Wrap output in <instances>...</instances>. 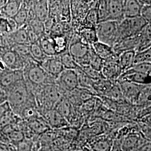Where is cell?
I'll use <instances>...</instances> for the list:
<instances>
[{
    "label": "cell",
    "instance_id": "26",
    "mask_svg": "<svg viewBox=\"0 0 151 151\" xmlns=\"http://www.w3.org/2000/svg\"><path fill=\"white\" fill-rule=\"evenodd\" d=\"M75 70L77 75L78 87L88 89L95 93V92L93 91L92 88L94 80L88 76L84 72V71L82 70V69L81 68L80 65L78 67L77 69H76Z\"/></svg>",
    "mask_w": 151,
    "mask_h": 151
},
{
    "label": "cell",
    "instance_id": "9",
    "mask_svg": "<svg viewBox=\"0 0 151 151\" xmlns=\"http://www.w3.org/2000/svg\"><path fill=\"white\" fill-rule=\"evenodd\" d=\"M0 57L10 70H22L25 66V60L11 49L6 50Z\"/></svg>",
    "mask_w": 151,
    "mask_h": 151
},
{
    "label": "cell",
    "instance_id": "31",
    "mask_svg": "<svg viewBox=\"0 0 151 151\" xmlns=\"http://www.w3.org/2000/svg\"><path fill=\"white\" fill-rule=\"evenodd\" d=\"M54 41L55 49L57 55L60 54L68 49V39L64 35H59L52 37Z\"/></svg>",
    "mask_w": 151,
    "mask_h": 151
},
{
    "label": "cell",
    "instance_id": "19",
    "mask_svg": "<svg viewBox=\"0 0 151 151\" xmlns=\"http://www.w3.org/2000/svg\"><path fill=\"white\" fill-rule=\"evenodd\" d=\"M143 6L138 0H124V13L125 18H132L140 16Z\"/></svg>",
    "mask_w": 151,
    "mask_h": 151
},
{
    "label": "cell",
    "instance_id": "42",
    "mask_svg": "<svg viewBox=\"0 0 151 151\" xmlns=\"http://www.w3.org/2000/svg\"><path fill=\"white\" fill-rule=\"evenodd\" d=\"M137 121L142 122L151 127V113L148 114L141 116Z\"/></svg>",
    "mask_w": 151,
    "mask_h": 151
},
{
    "label": "cell",
    "instance_id": "29",
    "mask_svg": "<svg viewBox=\"0 0 151 151\" xmlns=\"http://www.w3.org/2000/svg\"><path fill=\"white\" fill-rule=\"evenodd\" d=\"M58 55L65 69L75 70L79 66L71 56L68 51V49Z\"/></svg>",
    "mask_w": 151,
    "mask_h": 151
},
{
    "label": "cell",
    "instance_id": "22",
    "mask_svg": "<svg viewBox=\"0 0 151 151\" xmlns=\"http://www.w3.org/2000/svg\"><path fill=\"white\" fill-rule=\"evenodd\" d=\"M91 46L95 53L104 60L111 58L116 54L112 47L100 41H97Z\"/></svg>",
    "mask_w": 151,
    "mask_h": 151
},
{
    "label": "cell",
    "instance_id": "4",
    "mask_svg": "<svg viewBox=\"0 0 151 151\" xmlns=\"http://www.w3.org/2000/svg\"><path fill=\"white\" fill-rule=\"evenodd\" d=\"M119 24L113 20L99 22L95 27L98 40L113 47L117 40Z\"/></svg>",
    "mask_w": 151,
    "mask_h": 151
},
{
    "label": "cell",
    "instance_id": "14",
    "mask_svg": "<svg viewBox=\"0 0 151 151\" xmlns=\"http://www.w3.org/2000/svg\"><path fill=\"white\" fill-rule=\"evenodd\" d=\"M124 0H108V20L122 22L124 19Z\"/></svg>",
    "mask_w": 151,
    "mask_h": 151
},
{
    "label": "cell",
    "instance_id": "33",
    "mask_svg": "<svg viewBox=\"0 0 151 151\" xmlns=\"http://www.w3.org/2000/svg\"><path fill=\"white\" fill-rule=\"evenodd\" d=\"M11 49L15 51L26 62L27 60L32 58L30 52V45L14 44Z\"/></svg>",
    "mask_w": 151,
    "mask_h": 151
},
{
    "label": "cell",
    "instance_id": "6",
    "mask_svg": "<svg viewBox=\"0 0 151 151\" xmlns=\"http://www.w3.org/2000/svg\"><path fill=\"white\" fill-rule=\"evenodd\" d=\"M147 142L140 133V131L130 132L120 142V148L124 151H135Z\"/></svg>",
    "mask_w": 151,
    "mask_h": 151
},
{
    "label": "cell",
    "instance_id": "23",
    "mask_svg": "<svg viewBox=\"0 0 151 151\" xmlns=\"http://www.w3.org/2000/svg\"><path fill=\"white\" fill-rule=\"evenodd\" d=\"M28 126L31 129L34 133H43L44 132L50 128L47 121L42 115L31 119L27 122Z\"/></svg>",
    "mask_w": 151,
    "mask_h": 151
},
{
    "label": "cell",
    "instance_id": "15",
    "mask_svg": "<svg viewBox=\"0 0 151 151\" xmlns=\"http://www.w3.org/2000/svg\"><path fill=\"white\" fill-rule=\"evenodd\" d=\"M32 8L37 19L42 22H45L49 14L48 0H35Z\"/></svg>",
    "mask_w": 151,
    "mask_h": 151
},
{
    "label": "cell",
    "instance_id": "17",
    "mask_svg": "<svg viewBox=\"0 0 151 151\" xmlns=\"http://www.w3.org/2000/svg\"><path fill=\"white\" fill-rule=\"evenodd\" d=\"M23 0H8L5 5L0 9V16L12 18L20 9Z\"/></svg>",
    "mask_w": 151,
    "mask_h": 151
},
{
    "label": "cell",
    "instance_id": "34",
    "mask_svg": "<svg viewBox=\"0 0 151 151\" xmlns=\"http://www.w3.org/2000/svg\"><path fill=\"white\" fill-rule=\"evenodd\" d=\"M98 23L99 20L96 9H95V7L92 8L88 12L84 20L83 25L82 26L95 27Z\"/></svg>",
    "mask_w": 151,
    "mask_h": 151
},
{
    "label": "cell",
    "instance_id": "43",
    "mask_svg": "<svg viewBox=\"0 0 151 151\" xmlns=\"http://www.w3.org/2000/svg\"><path fill=\"white\" fill-rule=\"evenodd\" d=\"M9 70L0 57V79Z\"/></svg>",
    "mask_w": 151,
    "mask_h": 151
},
{
    "label": "cell",
    "instance_id": "28",
    "mask_svg": "<svg viewBox=\"0 0 151 151\" xmlns=\"http://www.w3.org/2000/svg\"><path fill=\"white\" fill-rule=\"evenodd\" d=\"M95 9L97 12L99 22L108 20V0H96Z\"/></svg>",
    "mask_w": 151,
    "mask_h": 151
},
{
    "label": "cell",
    "instance_id": "37",
    "mask_svg": "<svg viewBox=\"0 0 151 151\" xmlns=\"http://www.w3.org/2000/svg\"><path fill=\"white\" fill-rule=\"evenodd\" d=\"M140 133L148 142H151V127L142 122L137 121Z\"/></svg>",
    "mask_w": 151,
    "mask_h": 151
},
{
    "label": "cell",
    "instance_id": "41",
    "mask_svg": "<svg viewBox=\"0 0 151 151\" xmlns=\"http://www.w3.org/2000/svg\"><path fill=\"white\" fill-rule=\"evenodd\" d=\"M11 110V107L9 103L6 101L5 103L0 104V118L8 111Z\"/></svg>",
    "mask_w": 151,
    "mask_h": 151
},
{
    "label": "cell",
    "instance_id": "30",
    "mask_svg": "<svg viewBox=\"0 0 151 151\" xmlns=\"http://www.w3.org/2000/svg\"><path fill=\"white\" fill-rule=\"evenodd\" d=\"M27 25L39 38L46 34L44 22L38 20L36 17H33L29 19L27 22Z\"/></svg>",
    "mask_w": 151,
    "mask_h": 151
},
{
    "label": "cell",
    "instance_id": "2",
    "mask_svg": "<svg viewBox=\"0 0 151 151\" xmlns=\"http://www.w3.org/2000/svg\"><path fill=\"white\" fill-rule=\"evenodd\" d=\"M22 70L24 80L33 93L42 87L55 83L56 78L48 74L33 58L27 60Z\"/></svg>",
    "mask_w": 151,
    "mask_h": 151
},
{
    "label": "cell",
    "instance_id": "12",
    "mask_svg": "<svg viewBox=\"0 0 151 151\" xmlns=\"http://www.w3.org/2000/svg\"><path fill=\"white\" fill-rule=\"evenodd\" d=\"M101 73L104 78L116 82L123 73L118 64V60H104Z\"/></svg>",
    "mask_w": 151,
    "mask_h": 151
},
{
    "label": "cell",
    "instance_id": "20",
    "mask_svg": "<svg viewBox=\"0 0 151 151\" xmlns=\"http://www.w3.org/2000/svg\"><path fill=\"white\" fill-rule=\"evenodd\" d=\"M24 79L23 70H10L0 79V83L6 89L17 82Z\"/></svg>",
    "mask_w": 151,
    "mask_h": 151
},
{
    "label": "cell",
    "instance_id": "11",
    "mask_svg": "<svg viewBox=\"0 0 151 151\" xmlns=\"http://www.w3.org/2000/svg\"><path fill=\"white\" fill-rule=\"evenodd\" d=\"M114 139L110 135H99L88 142L89 148L93 151H111Z\"/></svg>",
    "mask_w": 151,
    "mask_h": 151
},
{
    "label": "cell",
    "instance_id": "21",
    "mask_svg": "<svg viewBox=\"0 0 151 151\" xmlns=\"http://www.w3.org/2000/svg\"><path fill=\"white\" fill-rule=\"evenodd\" d=\"M135 53V50H130L125 51L119 54L118 64L123 73L129 70L134 65Z\"/></svg>",
    "mask_w": 151,
    "mask_h": 151
},
{
    "label": "cell",
    "instance_id": "45",
    "mask_svg": "<svg viewBox=\"0 0 151 151\" xmlns=\"http://www.w3.org/2000/svg\"><path fill=\"white\" fill-rule=\"evenodd\" d=\"M138 1L142 6L148 5L151 4V0H138Z\"/></svg>",
    "mask_w": 151,
    "mask_h": 151
},
{
    "label": "cell",
    "instance_id": "5",
    "mask_svg": "<svg viewBox=\"0 0 151 151\" xmlns=\"http://www.w3.org/2000/svg\"><path fill=\"white\" fill-rule=\"evenodd\" d=\"M55 83L65 94L73 91L78 87V78L76 70L64 69L57 77Z\"/></svg>",
    "mask_w": 151,
    "mask_h": 151
},
{
    "label": "cell",
    "instance_id": "25",
    "mask_svg": "<svg viewBox=\"0 0 151 151\" xmlns=\"http://www.w3.org/2000/svg\"><path fill=\"white\" fill-rule=\"evenodd\" d=\"M29 10L30 8L23 2L19 10L16 13V15L12 17L14 20L16 22L17 29L27 25L29 16Z\"/></svg>",
    "mask_w": 151,
    "mask_h": 151
},
{
    "label": "cell",
    "instance_id": "44",
    "mask_svg": "<svg viewBox=\"0 0 151 151\" xmlns=\"http://www.w3.org/2000/svg\"><path fill=\"white\" fill-rule=\"evenodd\" d=\"M151 113V105H150L149 106H148L147 108H145L143 110H142L140 111V113L139 114V116H138V118L139 119L140 117L142 116H144L146 114H148ZM137 119V120H138Z\"/></svg>",
    "mask_w": 151,
    "mask_h": 151
},
{
    "label": "cell",
    "instance_id": "3",
    "mask_svg": "<svg viewBox=\"0 0 151 151\" xmlns=\"http://www.w3.org/2000/svg\"><path fill=\"white\" fill-rule=\"evenodd\" d=\"M91 45L82 42L80 37L71 38L68 45V51L77 64L80 67L90 65Z\"/></svg>",
    "mask_w": 151,
    "mask_h": 151
},
{
    "label": "cell",
    "instance_id": "8",
    "mask_svg": "<svg viewBox=\"0 0 151 151\" xmlns=\"http://www.w3.org/2000/svg\"><path fill=\"white\" fill-rule=\"evenodd\" d=\"M117 81H126L141 85H151V76L140 72L128 70L124 72Z\"/></svg>",
    "mask_w": 151,
    "mask_h": 151
},
{
    "label": "cell",
    "instance_id": "32",
    "mask_svg": "<svg viewBox=\"0 0 151 151\" xmlns=\"http://www.w3.org/2000/svg\"><path fill=\"white\" fill-rule=\"evenodd\" d=\"M30 52L32 58L38 62L39 63L42 62L48 57L44 53L39 42L30 44Z\"/></svg>",
    "mask_w": 151,
    "mask_h": 151
},
{
    "label": "cell",
    "instance_id": "36",
    "mask_svg": "<svg viewBox=\"0 0 151 151\" xmlns=\"http://www.w3.org/2000/svg\"><path fill=\"white\" fill-rule=\"evenodd\" d=\"M81 67L82 70L84 71V72L88 76L94 81L97 80L102 78H104L101 72L95 70L90 65L82 66Z\"/></svg>",
    "mask_w": 151,
    "mask_h": 151
},
{
    "label": "cell",
    "instance_id": "13",
    "mask_svg": "<svg viewBox=\"0 0 151 151\" xmlns=\"http://www.w3.org/2000/svg\"><path fill=\"white\" fill-rule=\"evenodd\" d=\"M42 116L52 129H60L69 124L67 120L54 108L47 111Z\"/></svg>",
    "mask_w": 151,
    "mask_h": 151
},
{
    "label": "cell",
    "instance_id": "46",
    "mask_svg": "<svg viewBox=\"0 0 151 151\" xmlns=\"http://www.w3.org/2000/svg\"><path fill=\"white\" fill-rule=\"evenodd\" d=\"M83 151H93L92 150H91L90 148H89V147H84V148H83Z\"/></svg>",
    "mask_w": 151,
    "mask_h": 151
},
{
    "label": "cell",
    "instance_id": "47",
    "mask_svg": "<svg viewBox=\"0 0 151 151\" xmlns=\"http://www.w3.org/2000/svg\"><path fill=\"white\" fill-rule=\"evenodd\" d=\"M1 37V34H0V37Z\"/></svg>",
    "mask_w": 151,
    "mask_h": 151
},
{
    "label": "cell",
    "instance_id": "10",
    "mask_svg": "<svg viewBox=\"0 0 151 151\" xmlns=\"http://www.w3.org/2000/svg\"><path fill=\"white\" fill-rule=\"evenodd\" d=\"M39 64L48 74L56 78L65 69L58 55L48 56Z\"/></svg>",
    "mask_w": 151,
    "mask_h": 151
},
{
    "label": "cell",
    "instance_id": "1",
    "mask_svg": "<svg viewBox=\"0 0 151 151\" xmlns=\"http://www.w3.org/2000/svg\"><path fill=\"white\" fill-rule=\"evenodd\" d=\"M7 90V102L12 111L19 116L24 108L36 104L35 95L24 79L8 87Z\"/></svg>",
    "mask_w": 151,
    "mask_h": 151
},
{
    "label": "cell",
    "instance_id": "16",
    "mask_svg": "<svg viewBox=\"0 0 151 151\" xmlns=\"http://www.w3.org/2000/svg\"><path fill=\"white\" fill-rule=\"evenodd\" d=\"M151 105V85H144L139 93L134 105L140 111Z\"/></svg>",
    "mask_w": 151,
    "mask_h": 151
},
{
    "label": "cell",
    "instance_id": "40",
    "mask_svg": "<svg viewBox=\"0 0 151 151\" xmlns=\"http://www.w3.org/2000/svg\"><path fill=\"white\" fill-rule=\"evenodd\" d=\"M7 101V90L0 83V104Z\"/></svg>",
    "mask_w": 151,
    "mask_h": 151
},
{
    "label": "cell",
    "instance_id": "18",
    "mask_svg": "<svg viewBox=\"0 0 151 151\" xmlns=\"http://www.w3.org/2000/svg\"><path fill=\"white\" fill-rule=\"evenodd\" d=\"M78 34L82 42L90 45L99 41L95 27L82 26Z\"/></svg>",
    "mask_w": 151,
    "mask_h": 151
},
{
    "label": "cell",
    "instance_id": "27",
    "mask_svg": "<svg viewBox=\"0 0 151 151\" xmlns=\"http://www.w3.org/2000/svg\"><path fill=\"white\" fill-rule=\"evenodd\" d=\"M16 29H17V26L12 18L0 16V34L1 36L9 34Z\"/></svg>",
    "mask_w": 151,
    "mask_h": 151
},
{
    "label": "cell",
    "instance_id": "35",
    "mask_svg": "<svg viewBox=\"0 0 151 151\" xmlns=\"http://www.w3.org/2000/svg\"><path fill=\"white\" fill-rule=\"evenodd\" d=\"M104 63V60L95 53V52L93 50L91 46V53H90V65L95 70L101 72L103 68Z\"/></svg>",
    "mask_w": 151,
    "mask_h": 151
},
{
    "label": "cell",
    "instance_id": "24",
    "mask_svg": "<svg viewBox=\"0 0 151 151\" xmlns=\"http://www.w3.org/2000/svg\"><path fill=\"white\" fill-rule=\"evenodd\" d=\"M38 42L44 53L47 56H54L57 55L53 39L50 35L45 34L39 38Z\"/></svg>",
    "mask_w": 151,
    "mask_h": 151
},
{
    "label": "cell",
    "instance_id": "39",
    "mask_svg": "<svg viewBox=\"0 0 151 151\" xmlns=\"http://www.w3.org/2000/svg\"><path fill=\"white\" fill-rule=\"evenodd\" d=\"M140 16L146 20L147 24H151V4L143 6Z\"/></svg>",
    "mask_w": 151,
    "mask_h": 151
},
{
    "label": "cell",
    "instance_id": "7",
    "mask_svg": "<svg viewBox=\"0 0 151 151\" xmlns=\"http://www.w3.org/2000/svg\"><path fill=\"white\" fill-rule=\"evenodd\" d=\"M119 84L124 99L134 105L136 100L144 85L126 81H116Z\"/></svg>",
    "mask_w": 151,
    "mask_h": 151
},
{
    "label": "cell",
    "instance_id": "38",
    "mask_svg": "<svg viewBox=\"0 0 151 151\" xmlns=\"http://www.w3.org/2000/svg\"><path fill=\"white\" fill-rule=\"evenodd\" d=\"M129 70L145 73L151 76V63H142L133 65Z\"/></svg>",
    "mask_w": 151,
    "mask_h": 151
}]
</instances>
